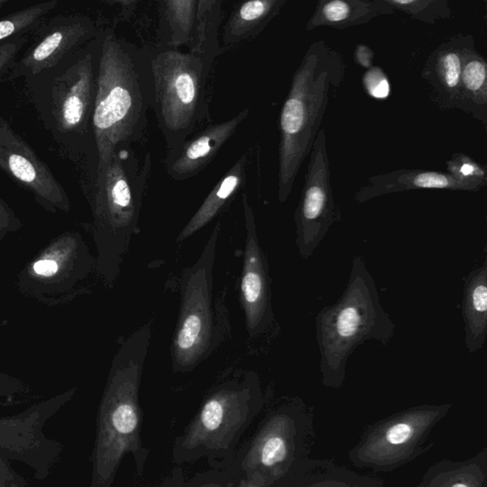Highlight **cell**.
<instances>
[{"instance_id":"1","label":"cell","mask_w":487,"mask_h":487,"mask_svg":"<svg viewBox=\"0 0 487 487\" xmlns=\"http://www.w3.org/2000/svg\"><path fill=\"white\" fill-rule=\"evenodd\" d=\"M100 32L57 65L23 78L27 99L61 156L77 168L84 195L91 190L97 177L92 119L97 97Z\"/></svg>"},{"instance_id":"2","label":"cell","mask_w":487,"mask_h":487,"mask_svg":"<svg viewBox=\"0 0 487 487\" xmlns=\"http://www.w3.org/2000/svg\"><path fill=\"white\" fill-rule=\"evenodd\" d=\"M153 106L152 72L147 47L119 38L113 30L100 32L97 97L92 119L97 170L117 151L140 141Z\"/></svg>"},{"instance_id":"3","label":"cell","mask_w":487,"mask_h":487,"mask_svg":"<svg viewBox=\"0 0 487 487\" xmlns=\"http://www.w3.org/2000/svg\"><path fill=\"white\" fill-rule=\"evenodd\" d=\"M342 55L324 40L305 54L280 114L278 199L290 197L305 159L310 155L333 92L343 83Z\"/></svg>"},{"instance_id":"4","label":"cell","mask_w":487,"mask_h":487,"mask_svg":"<svg viewBox=\"0 0 487 487\" xmlns=\"http://www.w3.org/2000/svg\"><path fill=\"white\" fill-rule=\"evenodd\" d=\"M151 170L150 153L141 164L131 148H123L97 173L94 186L85 195L92 215L97 277L109 288L119 278L131 241L138 231Z\"/></svg>"},{"instance_id":"5","label":"cell","mask_w":487,"mask_h":487,"mask_svg":"<svg viewBox=\"0 0 487 487\" xmlns=\"http://www.w3.org/2000/svg\"><path fill=\"white\" fill-rule=\"evenodd\" d=\"M320 369L327 382H342L349 359L368 341L385 346L396 324L383 309L374 277L362 256H354L346 290L315 318Z\"/></svg>"},{"instance_id":"6","label":"cell","mask_w":487,"mask_h":487,"mask_svg":"<svg viewBox=\"0 0 487 487\" xmlns=\"http://www.w3.org/2000/svg\"><path fill=\"white\" fill-rule=\"evenodd\" d=\"M153 87V106L167 151L186 141L204 122L212 123L207 104L205 61L175 48H147Z\"/></svg>"},{"instance_id":"7","label":"cell","mask_w":487,"mask_h":487,"mask_svg":"<svg viewBox=\"0 0 487 487\" xmlns=\"http://www.w3.org/2000/svg\"><path fill=\"white\" fill-rule=\"evenodd\" d=\"M95 274L97 258L80 231L70 229L53 238L16 276L25 298L52 307L71 303L83 295Z\"/></svg>"},{"instance_id":"8","label":"cell","mask_w":487,"mask_h":487,"mask_svg":"<svg viewBox=\"0 0 487 487\" xmlns=\"http://www.w3.org/2000/svg\"><path fill=\"white\" fill-rule=\"evenodd\" d=\"M221 222L218 221L199 258L181 274V304L172 346V363L176 371L199 365L212 348L214 270Z\"/></svg>"},{"instance_id":"9","label":"cell","mask_w":487,"mask_h":487,"mask_svg":"<svg viewBox=\"0 0 487 487\" xmlns=\"http://www.w3.org/2000/svg\"><path fill=\"white\" fill-rule=\"evenodd\" d=\"M336 205L332 182L326 131L320 128L310 153L306 178L296 208V247L299 256L314 254L335 220Z\"/></svg>"},{"instance_id":"10","label":"cell","mask_w":487,"mask_h":487,"mask_svg":"<svg viewBox=\"0 0 487 487\" xmlns=\"http://www.w3.org/2000/svg\"><path fill=\"white\" fill-rule=\"evenodd\" d=\"M0 170L32 195L36 204L50 214H69L72 203L62 184L49 166L0 114Z\"/></svg>"},{"instance_id":"11","label":"cell","mask_w":487,"mask_h":487,"mask_svg":"<svg viewBox=\"0 0 487 487\" xmlns=\"http://www.w3.org/2000/svg\"><path fill=\"white\" fill-rule=\"evenodd\" d=\"M100 30L97 21L86 13L47 18L31 35L32 44L19 57L7 82L52 68L97 38Z\"/></svg>"},{"instance_id":"12","label":"cell","mask_w":487,"mask_h":487,"mask_svg":"<svg viewBox=\"0 0 487 487\" xmlns=\"http://www.w3.org/2000/svg\"><path fill=\"white\" fill-rule=\"evenodd\" d=\"M246 225L240 301L245 313L246 327L250 337L267 332L274 321L271 305L270 278L267 258L260 247L256 215L247 195L242 197Z\"/></svg>"},{"instance_id":"13","label":"cell","mask_w":487,"mask_h":487,"mask_svg":"<svg viewBox=\"0 0 487 487\" xmlns=\"http://www.w3.org/2000/svg\"><path fill=\"white\" fill-rule=\"evenodd\" d=\"M248 116L250 110L245 109L222 122L209 123L175 149L168 151L165 165L170 177L183 181L205 170Z\"/></svg>"},{"instance_id":"14","label":"cell","mask_w":487,"mask_h":487,"mask_svg":"<svg viewBox=\"0 0 487 487\" xmlns=\"http://www.w3.org/2000/svg\"><path fill=\"white\" fill-rule=\"evenodd\" d=\"M474 44L471 35L453 36L436 47L425 60L422 78L429 86L434 102L442 110L456 109L464 58Z\"/></svg>"},{"instance_id":"15","label":"cell","mask_w":487,"mask_h":487,"mask_svg":"<svg viewBox=\"0 0 487 487\" xmlns=\"http://www.w3.org/2000/svg\"><path fill=\"white\" fill-rule=\"evenodd\" d=\"M419 190H450L476 192L469 185L447 172L422 169H401L371 176L355 192L354 200L363 204L391 193Z\"/></svg>"},{"instance_id":"16","label":"cell","mask_w":487,"mask_h":487,"mask_svg":"<svg viewBox=\"0 0 487 487\" xmlns=\"http://www.w3.org/2000/svg\"><path fill=\"white\" fill-rule=\"evenodd\" d=\"M394 13L385 0H320L307 22L306 30L310 32L319 27L346 30Z\"/></svg>"},{"instance_id":"17","label":"cell","mask_w":487,"mask_h":487,"mask_svg":"<svg viewBox=\"0 0 487 487\" xmlns=\"http://www.w3.org/2000/svg\"><path fill=\"white\" fill-rule=\"evenodd\" d=\"M464 344L470 354L483 348L487 335V263L473 268L464 288Z\"/></svg>"},{"instance_id":"18","label":"cell","mask_w":487,"mask_h":487,"mask_svg":"<svg viewBox=\"0 0 487 487\" xmlns=\"http://www.w3.org/2000/svg\"><path fill=\"white\" fill-rule=\"evenodd\" d=\"M288 0H251L235 8L224 28L226 46L256 38L279 15Z\"/></svg>"},{"instance_id":"19","label":"cell","mask_w":487,"mask_h":487,"mask_svg":"<svg viewBox=\"0 0 487 487\" xmlns=\"http://www.w3.org/2000/svg\"><path fill=\"white\" fill-rule=\"evenodd\" d=\"M456 109L470 114L486 127L487 63L476 50L475 44L469 48L464 58Z\"/></svg>"},{"instance_id":"20","label":"cell","mask_w":487,"mask_h":487,"mask_svg":"<svg viewBox=\"0 0 487 487\" xmlns=\"http://www.w3.org/2000/svg\"><path fill=\"white\" fill-rule=\"evenodd\" d=\"M247 163V158L243 155L215 185L202 205L182 229L176 240L178 243L183 242L192 235L197 234L219 214L221 209L231 199L245 182Z\"/></svg>"},{"instance_id":"21","label":"cell","mask_w":487,"mask_h":487,"mask_svg":"<svg viewBox=\"0 0 487 487\" xmlns=\"http://www.w3.org/2000/svg\"><path fill=\"white\" fill-rule=\"evenodd\" d=\"M223 1L197 0V15L193 26L190 54L197 55L211 67L220 55L219 27L223 18Z\"/></svg>"},{"instance_id":"22","label":"cell","mask_w":487,"mask_h":487,"mask_svg":"<svg viewBox=\"0 0 487 487\" xmlns=\"http://www.w3.org/2000/svg\"><path fill=\"white\" fill-rule=\"evenodd\" d=\"M197 7V0H164L158 2L160 45L175 49L189 47Z\"/></svg>"},{"instance_id":"23","label":"cell","mask_w":487,"mask_h":487,"mask_svg":"<svg viewBox=\"0 0 487 487\" xmlns=\"http://www.w3.org/2000/svg\"><path fill=\"white\" fill-rule=\"evenodd\" d=\"M58 0L41 2L22 8L0 19V43L33 32L57 9Z\"/></svg>"},{"instance_id":"24","label":"cell","mask_w":487,"mask_h":487,"mask_svg":"<svg viewBox=\"0 0 487 487\" xmlns=\"http://www.w3.org/2000/svg\"><path fill=\"white\" fill-rule=\"evenodd\" d=\"M394 12L405 13L414 21L435 24L441 19L452 18L449 0H385Z\"/></svg>"},{"instance_id":"25","label":"cell","mask_w":487,"mask_h":487,"mask_svg":"<svg viewBox=\"0 0 487 487\" xmlns=\"http://www.w3.org/2000/svg\"><path fill=\"white\" fill-rule=\"evenodd\" d=\"M447 173L464 184L480 192L487 184L486 168L463 153H453L447 161Z\"/></svg>"},{"instance_id":"26","label":"cell","mask_w":487,"mask_h":487,"mask_svg":"<svg viewBox=\"0 0 487 487\" xmlns=\"http://www.w3.org/2000/svg\"><path fill=\"white\" fill-rule=\"evenodd\" d=\"M30 38L31 35H22L0 43V82H7L8 77L15 68L22 50Z\"/></svg>"},{"instance_id":"27","label":"cell","mask_w":487,"mask_h":487,"mask_svg":"<svg viewBox=\"0 0 487 487\" xmlns=\"http://www.w3.org/2000/svg\"><path fill=\"white\" fill-rule=\"evenodd\" d=\"M363 85L366 92L375 99L385 100L390 94V83L380 67L372 66L365 72Z\"/></svg>"},{"instance_id":"28","label":"cell","mask_w":487,"mask_h":487,"mask_svg":"<svg viewBox=\"0 0 487 487\" xmlns=\"http://www.w3.org/2000/svg\"><path fill=\"white\" fill-rule=\"evenodd\" d=\"M119 404L113 414L114 427L122 434L133 432L138 422L136 410L130 402L125 401Z\"/></svg>"},{"instance_id":"29","label":"cell","mask_w":487,"mask_h":487,"mask_svg":"<svg viewBox=\"0 0 487 487\" xmlns=\"http://www.w3.org/2000/svg\"><path fill=\"white\" fill-rule=\"evenodd\" d=\"M22 221L9 205L0 197V242L11 234L21 231Z\"/></svg>"},{"instance_id":"30","label":"cell","mask_w":487,"mask_h":487,"mask_svg":"<svg viewBox=\"0 0 487 487\" xmlns=\"http://www.w3.org/2000/svg\"><path fill=\"white\" fill-rule=\"evenodd\" d=\"M224 404L221 400L214 398L209 400L202 410V422L204 427L209 430H215L222 424L224 419Z\"/></svg>"},{"instance_id":"31","label":"cell","mask_w":487,"mask_h":487,"mask_svg":"<svg viewBox=\"0 0 487 487\" xmlns=\"http://www.w3.org/2000/svg\"><path fill=\"white\" fill-rule=\"evenodd\" d=\"M287 455L285 442L278 437H273L265 444L262 452V463L267 466H273L284 460Z\"/></svg>"},{"instance_id":"32","label":"cell","mask_w":487,"mask_h":487,"mask_svg":"<svg viewBox=\"0 0 487 487\" xmlns=\"http://www.w3.org/2000/svg\"><path fill=\"white\" fill-rule=\"evenodd\" d=\"M412 436V428L408 425L398 424L389 428L386 439L391 444H403Z\"/></svg>"},{"instance_id":"33","label":"cell","mask_w":487,"mask_h":487,"mask_svg":"<svg viewBox=\"0 0 487 487\" xmlns=\"http://www.w3.org/2000/svg\"><path fill=\"white\" fill-rule=\"evenodd\" d=\"M24 386V383L16 378L0 371V396H9L22 391Z\"/></svg>"},{"instance_id":"34","label":"cell","mask_w":487,"mask_h":487,"mask_svg":"<svg viewBox=\"0 0 487 487\" xmlns=\"http://www.w3.org/2000/svg\"><path fill=\"white\" fill-rule=\"evenodd\" d=\"M355 61L363 69H371L374 60V53L368 45L359 44L355 48Z\"/></svg>"},{"instance_id":"35","label":"cell","mask_w":487,"mask_h":487,"mask_svg":"<svg viewBox=\"0 0 487 487\" xmlns=\"http://www.w3.org/2000/svg\"><path fill=\"white\" fill-rule=\"evenodd\" d=\"M7 4H9V0H0V12L4 9Z\"/></svg>"},{"instance_id":"36","label":"cell","mask_w":487,"mask_h":487,"mask_svg":"<svg viewBox=\"0 0 487 487\" xmlns=\"http://www.w3.org/2000/svg\"><path fill=\"white\" fill-rule=\"evenodd\" d=\"M8 324V321L4 320V321H0V327H4V326H7Z\"/></svg>"},{"instance_id":"37","label":"cell","mask_w":487,"mask_h":487,"mask_svg":"<svg viewBox=\"0 0 487 487\" xmlns=\"http://www.w3.org/2000/svg\"><path fill=\"white\" fill-rule=\"evenodd\" d=\"M452 487H467L466 484L464 483H457L455 484V486H453Z\"/></svg>"}]
</instances>
